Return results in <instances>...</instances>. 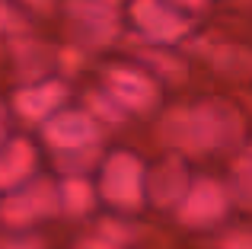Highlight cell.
<instances>
[{
  "mask_svg": "<svg viewBox=\"0 0 252 249\" xmlns=\"http://www.w3.org/2000/svg\"><path fill=\"white\" fill-rule=\"evenodd\" d=\"M99 166V186L96 198H102L109 208L122 214H137L144 208V160L137 154H109L96 163Z\"/></svg>",
  "mask_w": 252,
  "mask_h": 249,
  "instance_id": "cell-1",
  "label": "cell"
},
{
  "mask_svg": "<svg viewBox=\"0 0 252 249\" xmlns=\"http://www.w3.org/2000/svg\"><path fill=\"white\" fill-rule=\"evenodd\" d=\"M58 214V186L48 179H26L13 192H3L0 198V224L6 230H29L32 224Z\"/></svg>",
  "mask_w": 252,
  "mask_h": 249,
  "instance_id": "cell-2",
  "label": "cell"
},
{
  "mask_svg": "<svg viewBox=\"0 0 252 249\" xmlns=\"http://www.w3.org/2000/svg\"><path fill=\"white\" fill-rule=\"evenodd\" d=\"M230 205H233V195H230V186L211 179V176H201V179H191L189 188L182 192V198L176 201V218L182 227H191V230H204V227H214L227 218Z\"/></svg>",
  "mask_w": 252,
  "mask_h": 249,
  "instance_id": "cell-3",
  "label": "cell"
},
{
  "mask_svg": "<svg viewBox=\"0 0 252 249\" xmlns=\"http://www.w3.org/2000/svg\"><path fill=\"white\" fill-rule=\"evenodd\" d=\"M189 182H191V176L185 169L182 156L179 154L166 156L157 166H147V173H144V201H150L157 208H176V201L182 198Z\"/></svg>",
  "mask_w": 252,
  "mask_h": 249,
  "instance_id": "cell-4",
  "label": "cell"
},
{
  "mask_svg": "<svg viewBox=\"0 0 252 249\" xmlns=\"http://www.w3.org/2000/svg\"><path fill=\"white\" fill-rule=\"evenodd\" d=\"M38 166V150L32 147L29 141L16 137V141L3 144L0 147V195L13 192L16 186H23L26 179L35 176Z\"/></svg>",
  "mask_w": 252,
  "mask_h": 249,
  "instance_id": "cell-5",
  "label": "cell"
},
{
  "mask_svg": "<svg viewBox=\"0 0 252 249\" xmlns=\"http://www.w3.org/2000/svg\"><path fill=\"white\" fill-rule=\"evenodd\" d=\"M96 186L80 173V176H67L58 186V214L67 218H86L96 211Z\"/></svg>",
  "mask_w": 252,
  "mask_h": 249,
  "instance_id": "cell-6",
  "label": "cell"
},
{
  "mask_svg": "<svg viewBox=\"0 0 252 249\" xmlns=\"http://www.w3.org/2000/svg\"><path fill=\"white\" fill-rule=\"evenodd\" d=\"M96 124L86 119H58L51 124H45V144L61 154V150H74V147H86V144H96Z\"/></svg>",
  "mask_w": 252,
  "mask_h": 249,
  "instance_id": "cell-7",
  "label": "cell"
},
{
  "mask_svg": "<svg viewBox=\"0 0 252 249\" xmlns=\"http://www.w3.org/2000/svg\"><path fill=\"white\" fill-rule=\"evenodd\" d=\"M0 249H45V240L32 230H10L0 233Z\"/></svg>",
  "mask_w": 252,
  "mask_h": 249,
  "instance_id": "cell-8",
  "label": "cell"
},
{
  "mask_svg": "<svg viewBox=\"0 0 252 249\" xmlns=\"http://www.w3.org/2000/svg\"><path fill=\"white\" fill-rule=\"evenodd\" d=\"M99 237L112 240V243H118V246L134 243V230H131L125 220H102V224H99Z\"/></svg>",
  "mask_w": 252,
  "mask_h": 249,
  "instance_id": "cell-9",
  "label": "cell"
},
{
  "mask_svg": "<svg viewBox=\"0 0 252 249\" xmlns=\"http://www.w3.org/2000/svg\"><path fill=\"white\" fill-rule=\"evenodd\" d=\"M217 249H252V240H249V233L243 230V227H236V230H230L227 237L217 240Z\"/></svg>",
  "mask_w": 252,
  "mask_h": 249,
  "instance_id": "cell-10",
  "label": "cell"
},
{
  "mask_svg": "<svg viewBox=\"0 0 252 249\" xmlns=\"http://www.w3.org/2000/svg\"><path fill=\"white\" fill-rule=\"evenodd\" d=\"M246 192H249V163L246 154L236 160V195H240V205H246Z\"/></svg>",
  "mask_w": 252,
  "mask_h": 249,
  "instance_id": "cell-11",
  "label": "cell"
},
{
  "mask_svg": "<svg viewBox=\"0 0 252 249\" xmlns=\"http://www.w3.org/2000/svg\"><path fill=\"white\" fill-rule=\"evenodd\" d=\"M74 249H125V246H118V243H112V240H105V237H86L80 240V243H74Z\"/></svg>",
  "mask_w": 252,
  "mask_h": 249,
  "instance_id": "cell-12",
  "label": "cell"
},
{
  "mask_svg": "<svg viewBox=\"0 0 252 249\" xmlns=\"http://www.w3.org/2000/svg\"><path fill=\"white\" fill-rule=\"evenodd\" d=\"M0 137H3V119H0Z\"/></svg>",
  "mask_w": 252,
  "mask_h": 249,
  "instance_id": "cell-13",
  "label": "cell"
}]
</instances>
